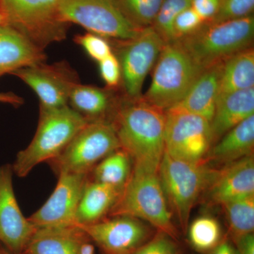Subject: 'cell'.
<instances>
[{
    "label": "cell",
    "mask_w": 254,
    "mask_h": 254,
    "mask_svg": "<svg viewBox=\"0 0 254 254\" xmlns=\"http://www.w3.org/2000/svg\"><path fill=\"white\" fill-rule=\"evenodd\" d=\"M220 139L209 150L207 161L225 165L253 155L254 115L232 128Z\"/></svg>",
    "instance_id": "cell-23"
},
{
    "label": "cell",
    "mask_w": 254,
    "mask_h": 254,
    "mask_svg": "<svg viewBox=\"0 0 254 254\" xmlns=\"http://www.w3.org/2000/svg\"><path fill=\"white\" fill-rule=\"evenodd\" d=\"M59 14L65 23H76L108 40L127 41L141 29L123 14L115 0H60Z\"/></svg>",
    "instance_id": "cell-9"
},
{
    "label": "cell",
    "mask_w": 254,
    "mask_h": 254,
    "mask_svg": "<svg viewBox=\"0 0 254 254\" xmlns=\"http://www.w3.org/2000/svg\"><path fill=\"white\" fill-rule=\"evenodd\" d=\"M123 190L88 179L76 211V225H91L106 218Z\"/></svg>",
    "instance_id": "cell-21"
},
{
    "label": "cell",
    "mask_w": 254,
    "mask_h": 254,
    "mask_svg": "<svg viewBox=\"0 0 254 254\" xmlns=\"http://www.w3.org/2000/svg\"><path fill=\"white\" fill-rule=\"evenodd\" d=\"M44 50L8 24L0 25V77L46 63Z\"/></svg>",
    "instance_id": "cell-17"
},
{
    "label": "cell",
    "mask_w": 254,
    "mask_h": 254,
    "mask_svg": "<svg viewBox=\"0 0 254 254\" xmlns=\"http://www.w3.org/2000/svg\"><path fill=\"white\" fill-rule=\"evenodd\" d=\"M1 24H7V23H6V18H5L2 9H1V4H0V25Z\"/></svg>",
    "instance_id": "cell-40"
},
{
    "label": "cell",
    "mask_w": 254,
    "mask_h": 254,
    "mask_svg": "<svg viewBox=\"0 0 254 254\" xmlns=\"http://www.w3.org/2000/svg\"><path fill=\"white\" fill-rule=\"evenodd\" d=\"M191 0H164L152 27L165 43L177 41L174 23L183 10L190 6Z\"/></svg>",
    "instance_id": "cell-29"
},
{
    "label": "cell",
    "mask_w": 254,
    "mask_h": 254,
    "mask_svg": "<svg viewBox=\"0 0 254 254\" xmlns=\"http://www.w3.org/2000/svg\"><path fill=\"white\" fill-rule=\"evenodd\" d=\"M221 227L216 219L201 216L195 219L189 229V239L191 245L200 252H208L221 242Z\"/></svg>",
    "instance_id": "cell-27"
},
{
    "label": "cell",
    "mask_w": 254,
    "mask_h": 254,
    "mask_svg": "<svg viewBox=\"0 0 254 254\" xmlns=\"http://www.w3.org/2000/svg\"><path fill=\"white\" fill-rule=\"evenodd\" d=\"M109 41L120 62L123 94L131 99L141 98L145 78L154 67L165 43L152 26L143 28L131 39Z\"/></svg>",
    "instance_id": "cell-10"
},
{
    "label": "cell",
    "mask_w": 254,
    "mask_h": 254,
    "mask_svg": "<svg viewBox=\"0 0 254 254\" xmlns=\"http://www.w3.org/2000/svg\"><path fill=\"white\" fill-rule=\"evenodd\" d=\"M38 95L41 109H57L68 105L73 87L79 83L77 73L66 62L38 64L12 73Z\"/></svg>",
    "instance_id": "cell-12"
},
{
    "label": "cell",
    "mask_w": 254,
    "mask_h": 254,
    "mask_svg": "<svg viewBox=\"0 0 254 254\" xmlns=\"http://www.w3.org/2000/svg\"><path fill=\"white\" fill-rule=\"evenodd\" d=\"M234 239L252 234L254 230V194L241 197L222 205Z\"/></svg>",
    "instance_id": "cell-26"
},
{
    "label": "cell",
    "mask_w": 254,
    "mask_h": 254,
    "mask_svg": "<svg viewBox=\"0 0 254 254\" xmlns=\"http://www.w3.org/2000/svg\"><path fill=\"white\" fill-rule=\"evenodd\" d=\"M0 254H14L11 253V252H9L7 250L4 248V247H1L0 246Z\"/></svg>",
    "instance_id": "cell-41"
},
{
    "label": "cell",
    "mask_w": 254,
    "mask_h": 254,
    "mask_svg": "<svg viewBox=\"0 0 254 254\" xmlns=\"http://www.w3.org/2000/svg\"><path fill=\"white\" fill-rule=\"evenodd\" d=\"M132 254H178V250L173 237L159 232Z\"/></svg>",
    "instance_id": "cell-33"
},
{
    "label": "cell",
    "mask_w": 254,
    "mask_h": 254,
    "mask_svg": "<svg viewBox=\"0 0 254 254\" xmlns=\"http://www.w3.org/2000/svg\"><path fill=\"white\" fill-rule=\"evenodd\" d=\"M132 160L122 148L102 160L92 170V181L123 189L131 173Z\"/></svg>",
    "instance_id": "cell-25"
},
{
    "label": "cell",
    "mask_w": 254,
    "mask_h": 254,
    "mask_svg": "<svg viewBox=\"0 0 254 254\" xmlns=\"http://www.w3.org/2000/svg\"><path fill=\"white\" fill-rule=\"evenodd\" d=\"M105 254H132L151 238V230L138 219L110 217L78 225Z\"/></svg>",
    "instance_id": "cell-14"
},
{
    "label": "cell",
    "mask_w": 254,
    "mask_h": 254,
    "mask_svg": "<svg viewBox=\"0 0 254 254\" xmlns=\"http://www.w3.org/2000/svg\"><path fill=\"white\" fill-rule=\"evenodd\" d=\"M13 170L0 165V243L14 254H23L38 228L23 215L15 195Z\"/></svg>",
    "instance_id": "cell-15"
},
{
    "label": "cell",
    "mask_w": 254,
    "mask_h": 254,
    "mask_svg": "<svg viewBox=\"0 0 254 254\" xmlns=\"http://www.w3.org/2000/svg\"><path fill=\"white\" fill-rule=\"evenodd\" d=\"M0 103H7V104L18 107L24 103L22 98L13 93H0Z\"/></svg>",
    "instance_id": "cell-38"
},
{
    "label": "cell",
    "mask_w": 254,
    "mask_h": 254,
    "mask_svg": "<svg viewBox=\"0 0 254 254\" xmlns=\"http://www.w3.org/2000/svg\"><path fill=\"white\" fill-rule=\"evenodd\" d=\"M53 193L28 220L37 228L75 226L76 214L89 175L60 173Z\"/></svg>",
    "instance_id": "cell-13"
},
{
    "label": "cell",
    "mask_w": 254,
    "mask_h": 254,
    "mask_svg": "<svg viewBox=\"0 0 254 254\" xmlns=\"http://www.w3.org/2000/svg\"><path fill=\"white\" fill-rule=\"evenodd\" d=\"M172 215L158 173L133 168L108 216H127L144 220L159 232L174 238L177 232Z\"/></svg>",
    "instance_id": "cell-4"
},
{
    "label": "cell",
    "mask_w": 254,
    "mask_h": 254,
    "mask_svg": "<svg viewBox=\"0 0 254 254\" xmlns=\"http://www.w3.org/2000/svg\"><path fill=\"white\" fill-rule=\"evenodd\" d=\"M211 204L222 205L230 200L254 194L253 155L225 164L221 170H215L207 187Z\"/></svg>",
    "instance_id": "cell-16"
},
{
    "label": "cell",
    "mask_w": 254,
    "mask_h": 254,
    "mask_svg": "<svg viewBox=\"0 0 254 254\" xmlns=\"http://www.w3.org/2000/svg\"><path fill=\"white\" fill-rule=\"evenodd\" d=\"M73 41L86 51L91 59L98 63L113 53L109 40L99 35L88 32L83 35H77Z\"/></svg>",
    "instance_id": "cell-30"
},
{
    "label": "cell",
    "mask_w": 254,
    "mask_h": 254,
    "mask_svg": "<svg viewBox=\"0 0 254 254\" xmlns=\"http://www.w3.org/2000/svg\"><path fill=\"white\" fill-rule=\"evenodd\" d=\"M240 254H254V234H248L234 239Z\"/></svg>",
    "instance_id": "cell-36"
},
{
    "label": "cell",
    "mask_w": 254,
    "mask_h": 254,
    "mask_svg": "<svg viewBox=\"0 0 254 254\" xmlns=\"http://www.w3.org/2000/svg\"><path fill=\"white\" fill-rule=\"evenodd\" d=\"M87 237L78 225L38 228L23 254H78L80 244Z\"/></svg>",
    "instance_id": "cell-22"
},
{
    "label": "cell",
    "mask_w": 254,
    "mask_h": 254,
    "mask_svg": "<svg viewBox=\"0 0 254 254\" xmlns=\"http://www.w3.org/2000/svg\"><path fill=\"white\" fill-rule=\"evenodd\" d=\"M254 0H220L218 14L210 22L247 17L254 14Z\"/></svg>",
    "instance_id": "cell-31"
},
{
    "label": "cell",
    "mask_w": 254,
    "mask_h": 254,
    "mask_svg": "<svg viewBox=\"0 0 254 254\" xmlns=\"http://www.w3.org/2000/svg\"><path fill=\"white\" fill-rule=\"evenodd\" d=\"M165 111L142 98L120 95L110 122L133 168L158 173L165 152Z\"/></svg>",
    "instance_id": "cell-1"
},
{
    "label": "cell",
    "mask_w": 254,
    "mask_h": 254,
    "mask_svg": "<svg viewBox=\"0 0 254 254\" xmlns=\"http://www.w3.org/2000/svg\"><path fill=\"white\" fill-rule=\"evenodd\" d=\"M88 122L68 105L41 109L36 134L25 149L18 152L13 173L25 177L38 164L58 157Z\"/></svg>",
    "instance_id": "cell-2"
},
{
    "label": "cell",
    "mask_w": 254,
    "mask_h": 254,
    "mask_svg": "<svg viewBox=\"0 0 254 254\" xmlns=\"http://www.w3.org/2000/svg\"><path fill=\"white\" fill-rule=\"evenodd\" d=\"M252 115H254V88L218 97L210 122L213 143Z\"/></svg>",
    "instance_id": "cell-19"
},
{
    "label": "cell",
    "mask_w": 254,
    "mask_h": 254,
    "mask_svg": "<svg viewBox=\"0 0 254 254\" xmlns=\"http://www.w3.org/2000/svg\"><path fill=\"white\" fill-rule=\"evenodd\" d=\"M222 68V62L203 70L185 97L168 111L193 114L210 123L218 99Z\"/></svg>",
    "instance_id": "cell-18"
},
{
    "label": "cell",
    "mask_w": 254,
    "mask_h": 254,
    "mask_svg": "<svg viewBox=\"0 0 254 254\" xmlns=\"http://www.w3.org/2000/svg\"><path fill=\"white\" fill-rule=\"evenodd\" d=\"M116 91L78 83L70 93L68 105L88 123L101 120L110 122L120 96Z\"/></svg>",
    "instance_id": "cell-20"
},
{
    "label": "cell",
    "mask_w": 254,
    "mask_h": 254,
    "mask_svg": "<svg viewBox=\"0 0 254 254\" xmlns=\"http://www.w3.org/2000/svg\"><path fill=\"white\" fill-rule=\"evenodd\" d=\"M98 64L100 76L106 84L107 88L118 90L121 86L122 73L120 62L116 55L112 53L99 62Z\"/></svg>",
    "instance_id": "cell-34"
},
{
    "label": "cell",
    "mask_w": 254,
    "mask_h": 254,
    "mask_svg": "<svg viewBox=\"0 0 254 254\" xmlns=\"http://www.w3.org/2000/svg\"><path fill=\"white\" fill-rule=\"evenodd\" d=\"M203 71L178 40L165 43L155 64L151 84L142 99L168 111L185 97Z\"/></svg>",
    "instance_id": "cell-5"
},
{
    "label": "cell",
    "mask_w": 254,
    "mask_h": 254,
    "mask_svg": "<svg viewBox=\"0 0 254 254\" xmlns=\"http://www.w3.org/2000/svg\"><path fill=\"white\" fill-rule=\"evenodd\" d=\"M203 23L204 21L191 6L183 10L174 23V31L177 41L194 33Z\"/></svg>",
    "instance_id": "cell-32"
},
{
    "label": "cell",
    "mask_w": 254,
    "mask_h": 254,
    "mask_svg": "<svg viewBox=\"0 0 254 254\" xmlns=\"http://www.w3.org/2000/svg\"><path fill=\"white\" fill-rule=\"evenodd\" d=\"M254 38V16L205 22L196 31L178 40L202 70L222 63L250 48Z\"/></svg>",
    "instance_id": "cell-3"
},
{
    "label": "cell",
    "mask_w": 254,
    "mask_h": 254,
    "mask_svg": "<svg viewBox=\"0 0 254 254\" xmlns=\"http://www.w3.org/2000/svg\"><path fill=\"white\" fill-rule=\"evenodd\" d=\"M120 148L112 123L107 120L88 123L56 158L48 162L55 173L90 175L98 163Z\"/></svg>",
    "instance_id": "cell-8"
},
{
    "label": "cell",
    "mask_w": 254,
    "mask_h": 254,
    "mask_svg": "<svg viewBox=\"0 0 254 254\" xmlns=\"http://www.w3.org/2000/svg\"><path fill=\"white\" fill-rule=\"evenodd\" d=\"M125 17L139 29L153 25L164 0H115Z\"/></svg>",
    "instance_id": "cell-28"
},
{
    "label": "cell",
    "mask_w": 254,
    "mask_h": 254,
    "mask_svg": "<svg viewBox=\"0 0 254 254\" xmlns=\"http://www.w3.org/2000/svg\"><path fill=\"white\" fill-rule=\"evenodd\" d=\"M60 1L0 0V4L6 23L45 50L66 38L68 24L60 18Z\"/></svg>",
    "instance_id": "cell-7"
},
{
    "label": "cell",
    "mask_w": 254,
    "mask_h": 254,
    "mask_svg": "<svg viewBox=\"0 0 254 254\" xmlns=\"http://www.w3.org/2000/svg\"><path fill=\"white\" fill-rule=\"evenodd\" d=\"M251 88H254L253 47L238 52L222 62L218 97Z\"/></svg>",
    "instance_id": "cell-24"
},
{
    "label": "cell",
    "mask_w": 254,
    "mask_h": 254,
    "mask_svg": "<svg viewBox=\"0 0 254 254\" xmlns=\"http://www.w3.org/2000/svg\"><path fill=\"white\" fill-rule=\"evenodd\" d=\"M95 246L88 236L82 241L78 248V254H95Z\"/></svg>",
    "instance_id": "cell-39"
},
{
    "label": "cell",
    "mask_w": 254,
    "mask_h": 254,
    "mask_svg": "<svg viewBox=\"0 0 254 254\" xmlns=\"http://www.w3.org/2000/svg\"><path fill=\"white\" fill-rule=\"evenodd\" d=\"M165 115V152L190 163L206 160L213 143L210 122L182 112L166 111Z\"/></svg>",
    "instance_id": "cell-11"
},
{
    "label": "cell",
    "mask_w": 254,
    "mask_h": 254,
    "mask_svg": "<svg viewBox=\"0 0 254 254\" xmlns=\"http://www.w3.org/2000/svg\"><path fill=\"white\" fill-rule=\"evenodd\" d=\"M190 6L204 22H210L218 14L220 0H191Z\"/></svg>",
    "instance_id": "cell-35"
},
{
    "label": "cell",
    "mask_w": 254,
    "mask_h": 254,
    "mask_svg": "<svg viewBox=\"0 0 254 254\" xmlns=\"http://www.w3.org/2000/svg\"><path fill=\"white\" fill-rule=\"evenodd\" d=\"M210 254H240L236 247L229 241H222L215 248L210 251Z\"/></svg>",
    "instance_id": "cell-37"
},
{
    "label": "cell",
    "mask_w": 254,
    "mask_h": 254,
    "mask_svg": "<svg viewBox=\"0 0 254 254\" xmlns=\"http://www.w3.org/2000/svg\"><path fill=\"white\" fill-rule=\"evenodd\" d=\"M207 162L190 163L164 152L159 167V179L170 210L183 230L187 228L192 208L206 190L215 172L208 168Z\"/></svg>",
    "instance_id": "cell-6"
}]
</instances>
